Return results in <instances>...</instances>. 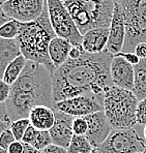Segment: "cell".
Wrapping results in <instances>:
<instances>
[{
    "instance_id": "cell-26",
    "label": "cell",
    "mask_w": 146,
    "mask_h": 153,
    "mask_svg": "<svg viewBox=\"0 0 146 153\" xmlns=\"http://www.w3.org/2000/svg\"><path fill=\"white\" fill-rule=\"evenodd\" d=\"M16 140V138L13 137L12 130L10 128H6L0 134V147L3 148L5 150H8L10 146L12 145Z\"/></svg>"
},
{
    "instance_id": "cell-8",
    "label": "cell",
    "mask_w": 146,
    "mask_h": 153,
    "mask_svg": "<svg viewBox=\"0 0 146 153\" xmlns=\"http://www.w3.org/2000/svg\"><path fill=\"white\" fill-rule=\"evenodd\" d=\"M145 139L134 128L112 129L106 141L98 148L100 153H138L144 152Z\"/></svg>"
},
{
    "instance_id": "cell-40",
    "label": "cell",
    "mask_w": 146,
    "mask_h": 153,
    "mask_svg": "<svg viewBox=\"0 0 146 153\" xmlns=\"http://www.w3.org/2000/svg\"><path fill=\"white\" fill-rule=\"evenodd\" d=\"M144 139H145V141H146V125H145V127H144Z\"/></svg>"
},
{
    "instance_id": "cell-43",
    "label": "cell",
    "mask_w": 146,
    "mask_h": 153,
    "mask_svg": "<svg viewBox=\"0 0 146 153\" xmlns=\"http://www.w3.org/2000/svg\"><path fill=\"white\" fill-rule=\"evenodd\" d=\"M144 153H146V146H145V149H144Z\"/></svg>"
},
{
    "instance_id": "cell-21",
    "label": "cell",
    "mask_w": 146,
    "mask_h": 153,
    "mask_svg": "<svg viewBox=\"0 0 146 153\" xmlns=\"http://www.w3.org/2000/svg\"><path fill=\"white\" fill-rule=\"evenodd\" d=\"M26 63H27V59L23 55L16 58L12 63H10L8 66L6 67L5 71L3 74V76H2V80L7 83L8 85H10V86L13 85L17 82L19 76H21Z\"/></svg>"
},
{
    "instance_id": "cell-32",
    "label": "cell",
    "mask_w": 146,
    "mask_h": 153,
    "mask_svg": "<svg viewBox=\"0 0 146 153\" xmlns=\"http://www.w3.org/2000/svg\"><path fill=\"white\" fill-rule=\"evenodd\" d=\"M83 52H84V50H83L82 46H73L71 51H69V58H71V59H79L82 56Z\"/></svg>"
},
{
    "instance_id": "cell-30",
    "label": "cell",
    "mask_w": 146,
    "mask_h": 153,
    "mask_svg": "<svg viewBox=\"0 0 146 153\" xmlns=\"http://www.w3.org/2000/svg\"><path fill=\"white\" fill-rule=\"evenodd\" d=\"M40 153H67V150L63 147H60L58 145L52 144V145L45 148L44 150H42Z\"/></svg>"
},
{
    "instance_id": "cell-9",
    "label": "cell",
    "mask_w": 146,
    "mask_h": 153,
    "mask_svg": "<svg viewBox=\"0 0 146 153\" xmlns=\"http://www.w3.org/2000/svg\"><path fill=\"white\" fill-rule=\"evenodd\" d=\"M53 109L73 117H86L104 111V103L92 95L84 94L54 103Z\"/></svg>"
},
{
    "instance_id": "cell-18",
    "label": "cell",
    "mask_w": 146,
    "mask_h": 153,
    "mask_svg": "<svg viewBox=\"0 0 146 153\" xmlns=\"http://www.w3.org/2000/svg\"><path fill=\"white\" fill-rule=\"evenodd\" d=\"M72 44L66 39L56 36L51 40L49 45V55L55 68L61 66L69 59V51L72 49Z\"/></svg>"
},
{
    "instance_id": "cell-24",
    "label": "cell",
    "mask_w": 146,
    "mask_h": 153,
    "mask_svg": "<svg viewBox=\"0 0 146 153\" xmlns=\"http://www.w3.org/2000/svg\"><path fill=\"white\" fill-rule=\"evenodd\" d=\"M30 126V121L28 118H22L18 119L16 121H13L10 123V129L12 130L13 137L16 138L17 141H22L23 137L25 134L26 130L28 129V127Z\"/></svg>"
},
{
    "instance_id": "cell-34",
    "label": "cell",
    "mask_w": 146,
    "mask_h": 153,
    "mask_svg": "<svg viewBox=\"0 0 146 153\" xmlns=\"http://www.w3.org/2000/svg\"><path fill=\"white\" fill-rule=\"evenodd\" d=\"M0 120L7 123H12V121H10V117L7 115V112H6L5 103H0Z\"/></svg>"
},
{
    "instance_id": "cell-19",
    "label": "cell",
    "mask_w": 146,
    "mask_h": 153,
    "mask_svg": "<svg viewBox=\"0 0 146 153\" xmlns=\"http://www.w3.org/2000/svg\"><path fill=\"white\" fill-rule=\"evenodd\" d=\"M22 142L24 144L31 145L39 151H42L45 148L53 144L51 134L48 130H37L36 128L31 126V125L26 130Z\"/></svg>"
},
{
    "instance_id": "cell-4",
    "label": "cell",
    "mask_w": 146,
    "mask_h": 153,
    "mask_svg": "<svg viewBox=\"0 0 146 153\" xmlns=\"http://www.w3.org/2000/svg\"><path fill=\"white\" fill-rule=\"evenodd\" d=\"M84 35L94 28H109L115 3L113 0H61Z\"/></svg>"
},
{
    "instance_id": "cell-44",
    "label": "cell",
    "mask_w": 146,
    "mask_h": 153,
    "mask_svg": "<svg viewBox=\"0 0 146 153\" xmlns=\"http://www.w3.org/2000/svg\"><path fill=\"white\" fill-rule=\"evenodd\" d=\"M138 153H144V152H138Z\"/></svg>"
},
{
    "instance_id": "cell-42",
    "label": "cell",
    "mask_w": 146,
    "mask_h": 153,
    "mask_svg": "<svg viewBox=\"0 0 146 153\" xmlns=\"http://www.w3.org/2000/svg\"><path fill=\"white\" fill-rule=\"evenodd\" d=\"M114 3H117V2H119V0H113Z\"/></svg>"
},
{
    "instance_id": "cell-5",
    "label": "cell",
    "mask_w": 146,
    "mask_h": 153,
    "mask_svg": "<svg viewBox=\"0 0 146 153\" xmlns=\"http://www.w3.org/2000/svg\"><path fill=\"white\" fill-rule=\"evenodd\" d=\"M138 103V98L131 90L109 87L104 97V112L112 128H133L137 123Z\"/></svg>"
},
{
    "instance_id": "cell-11",
    "label": "cell",
    "mask_w": 146,
    "mask_h": 153,
    "mask_svg": "<svg viewBox=\"0 0 146 153\" xmlns=\"http://www.w3.org/2000/svg\"><path fill=\"white\" fill-rule=\"evenodd\" d=\"M88 124V129L85 134L94 149H98L112 131V126L108 121L104 111L96 112L85 117Z\"/></svg>"
},
{
    "instance_id": "cell-20",
    "label": "cell",
    "mask_w": 146,
    "mask_h": 153,
    "mask_svg": "<svg viewBox=\"0 0 146 153\" xmlns=\"http://www.w3.org/2000/svg\"><path fill=\"white\" fill-rule=\"evenodd\" d=\"M134 88L133 93L139 102L146 100V59H142L134 66Z\"/></svg>"
},
{
    "instance_id": "cell-25",
    "label": "cell",
    "mask_w": 146,
    "mask_h": 153,
    "mask_svg": "<svg viewBox=\"0 0 146 153\" xmlns=\"http://www.w3.org/2000/svg\"><path fill=\"white\" fill-rule=\"evenodd\" d=\"M88 129V124L85 117H75L73 122L74 134L77 136H85Z\"/></svg>"
},
{
    "instance_id": "cell-37",
    "label": "cell",
    "mask_w": 146,
    "mask_h": 153,
    "mask_svg": "<svg viewBox=\"0 0 146 153\" xmlns=\"http://www.w3.org/2000/svg\"><path fill=\"white\" fill-rule=\"evenodd\" d=\"M10 123L4 122V121L0 120V134H1V132L3 131L4 129H6V128H10Z\"/></svg>"
},
{
    "instance_id": "cell-10",
    "label": "cell",
    "mask_w": 146,
    "mask_h": 153,
    "mask_svg": "<svg viewBox=\"0 0 146 153\" xmlns=\"http://www.w3.org/2000/svg\"><path fill=\"white\" fill-rule=\"evenodd\" d=\"M46 2L47 0H10L2 7L10 18L27 23L42 15Z\"/></svg>"
},
{
    "instance_id": "cell-41",
    "label": "cell",
    "mask_w": 146,
    "mask_h": 153,
    "mask_svg": "<svg viewBox=\"0 0 146 153\" xmlns=\"http://www.w3.org/2000/svg\"><path fill=\"white\" fill-rule=\"evenodd\" d=\"M91 153H100V152H98V150H96V149H94L93 151L91 152Z\"/></svg>"
},
{
    "instance_id": "cell-28",
    "label": "cell",
    "mask_w": 146,
    "mask_h": 153,
    "mask_svg": "<svg viewBox=\"0 0 146 153\" xmlns=\"http://www.w3.org/2000/svg\"><path fill=\"white\" fill-rule=\"evenodd\" d=\"M137 123L146 125V100H141L137 108Z\"/></svg>"
},
{
    "instance_id": "cell-2",
    "label": "cell",
    "mask_w": 146,
    "mask_h": 153,
    "mask_svg": "<svg viewBox=\"0 0 146 153\" xmlns=\"http://www.w3.org/2000/svg\"><path fill=\"white\" fill-rule=\"evenodd\" d=\"M52 94V73L45 65L27 60L5 102L10 121L28 118L30 111L37 105L53 108Z\"/></svg>"
},
{
    "instance_id": "cell-14",
    "label": "cell",
    "mask_w": 146,
    "mask_h": 153,
    "mask_svg": "<svg viewBox=\"0 0 146 153\" xmlns=\"http://www.w3.org/2000/svg\"><path fill=\"white\" fill-rule=\"evenodd\" d=\"M111 80L114 86L125 90H133L134 88V65L124 60L122 57L114 56L110 67Z\"/></svg>"
},
{
    "instance_id": "cell-39",
    "label": "cell",
    "mask_w": 146,
    "mask_h": 153,
    "mask_svg": "<svg viewBox=\"0 0 146 153\" xmlns=\"http://www.w3.org/2000/svg\"><path fill=\"white\" fill-rule=\"evenodd\" d=\"M0 153H10V152H8L7 150H5V149H3V148L0 147Z\"/></svg>"
},
{
    "instance_id": "cell-36",
    "label": "cell",
    "mask_w": 146,
    "mask_h": 153,
    "mask_svg": "<svg viewBox=\"0 0 146 153\" xmlns=\"http://www.w3.org/2000/svg\"><path fill=\"white\" fill-rule=\"evenodd\" d=\"M23 153H40L39 150L35 149L34 147H32L31 145L28 144H24V151Z\"/></svg>"
},
{
    "instance_id": "cell-1",
    "label": "cell",
    "mask_w": 146,
    "mask_h": 153,
    "mask_svg": "<svg viewBox=\"0 0 146 153\" xmlns=\"http://www.w3.org/2000/svg\"><path fill=\"white\" fill-rule=\"evenodd\" d=\"M114 55L106 50L100 54L83 52L79 59H69L52 75L53 102L89 94L104 103L107 89L114 86L110 67Z\"/></svg>"
},
{
    "instance_id": "cell-23",
    "label": "cell",
    "mask_w": 146,
    "mask_h": 153,
    "mask_svg": "<svg viewBox=\"0 0 146 153\" xmlns=\"http://www.w3.org/2000/svg\"><path fill=\"white\" fill-rule=\"evenodd\" d=\"M22 22L16 19H10L0 28V37L5 39H15L19 36L21 32Z\"/></svg>"
},
{
    "instance_id": "cell-3",
    "label": "cell",
    "mask_w": 146,
    "mask_h": 153,
    "mask_svg": "<svg viewBox=\"0 0 146 153\" xmlns=\"http://www.w3.org/2000/svg\"><path fill=\"white\" fill-rule=\"evenodd\" d=\"M55 37L49 16L48 2H46L42 15L36 20L22 23L21 32L17 39L22 55L27 60L45 65L53 75L56 68L50 59L49 45Z\"/></svg>"
},
{
    "instance_id": "cell-31",
    "label": "cell",
    "mask_w": 146,
    "mask_h": 153,
    "mask_svg": "<svg viewBox=\"0 0 146 153\" xmlns=\"http://www.w3.org/2000/svg\"><path fill=\"white\" fill-rule=\"evenodd\" d=\"M10 153H23L24 143L22 141H15L7 150Z\"/></svg>"
},
{
    "instance_id": "cell-17",
    "label": "cell",
    "mask_w": 146,
    "mask_h": 153,
    "mask_svg": "<svg viewBox=\"0 0 146 153\" xmlns=\"http://www.w3.org/2000/svg\"><path fill=\"white\" fill-rule=\"evenodd\" d=\"M21 55V48L17 38L5 39L0 37V79H2L8 64Z\"/></svg>"
},
{
    "instance_id": "cell-15",
    "label": "cell",
    "mask_w": 146,
    "mask_h": 153,
    "mask_svg": "<svg viewBox=\"0 0 146 153\" xmlns=\"http://www.w3.org/2000/svg\"><path fill=\"white\" fill-rule=\"evenodd\" d=\"M109 40V28L100 27L89 30L83 35L82 48L86 53L100 54L107 50Z\"/></svg>"
},
{
    "instance_id": "cell-27",
    "label": "cell",
    "mask_w": 146,
    "mask_h": 153,
    "mask_svg": "<svg viewBox=\"0 0 146 153\" xmlns=\"http://www.w3.org/2000/svg\"><path fill=\"white\" fill-rule=\"evenodd\" d=\"M12 86L0 79V103H5L10 95Z\"/></svg>"
},
{
    "instance_id": "cell-7",
    "label": "cell",
    "mask_w": 146,
    "mask_h": 153,
    "mask_svg": "<svg viewBox=\"0 0 146 153\" xmlns=\"http://www.w3.org/2000/svg\"><path fill=\"white\" fill-rule=\"evenodd\" d=\"M51 25L56 36L71 42L72 46H82L83 35L61 0H47Z\"/></svg>"
},
{
    "instance_id": "cell-12",
    "label": "cell",
    "mask_w": 146,
    "mask_h": 153,
    "mask_svg": "<svg viewBox=\"0 0 146 153\" xmlns=\"http://www.w3.org/2000/svg\"><path fill=\"white\" fill-rule=\"evenodd\" d=\"M125 42V24L124 16L120 4L115 3L113 17L109 27V40H108L107 50L113 55L120 53L123 50Z\"/></svg>"
},
{
    "instance_id": "cell-6",
    "label": "cell",
    "mask_w": 146,
    "mask_h": 153,
    "mask_svg": "<svg viewBox=\"0 0 146 153\" xmlns=\"http://www.w3.org/2000/svg\"><path fill=\"white\" fill-rule=\"evenodd\" d=\"M125 24L122 52L134 53L139 44L146 42V0H119Z\"/></svg>"
},
{
    "instance_id": "cell-33",
    "label": "cell",
    "mask_w": 146,
    "mask_h": 153,
    "mask_svg": "<svg viewBox=\"0 0 146 153\" xmlns=\"http://www.w3.org/2000/svg\"><path fill=\"white\" fill-rule=\"evenodd\" d=\"M134 53L140 58L141 60L142 59H146V42H142V44H139L138 46L135 48Z\"/></svg>"
},
{
    "instance_id": "cell-16",
    "label": "cell",
    "mask_w": 146,
    "mask_h": 153,
    "mask_svg": "<svg viewBox=\"0 0 146 153\" xmlns=\"http://www.w3.org/2000/svg\"><path fill=\"white\" fill-rule=\"evenodd\" d=\"M30 125L37 130H50L55 123L54 109L47 105H37L30 111L28 116Z\"/></svg>"
},
{
    "instance_id": "cell-29",
    "label": "cell",
    "mask_w": 146,
    "mask_h": 153,
    "mask_svg": "<svg viewBox=\"0 0 146 153\" xmlns=\"http://www.w3.org/2000/svg\"><path fill=\"white\" fill-rule=\"evenodd\" d=\"M114 56H118V57H122L124 60H127L129 63H131L132 65H137L139 62L141 61V59L136 55L135 53H124V52H120V53L116 54Z\"/></svg>"
},
{
    "instance_id": "cell-38",
    "label": "cell",
    "mask_w": 146,
    "mask_h": 153,
    "mask_svg": "<svg viewBox=\"0 0 146 153\" xmlns=\"http://www.w3.org/2000/svg\"><path fill=\"white\" fill-rule=\"evenodd\" d=\"M10 0H0V7H2V6L4 5V4L6 3V2H8Z\"/></svg>"
},
{
    "instance_id": "cell-22",
    "label": "cell",
    "mask_w": 146,
    "mask_h": 153,
    "mask_svg": "<svg viewBox=\"0 0 146 153\" xmlns=\"http://www.w3.org/2000/svg\"><path fill=\"white\" fill-rule=\"evenodd\" d=\"M66 150L67 153H91L94 148L85 136L74 134L71 144Z\"/></svg>"
},
{
    "instance_id": "cell-35",
    "label": "cell",
    "mask_w": 146,
    "mask_h": 153,
    "mask_svg": "<svg viewBox=\"0 0 146 153\" xmlns=\"http://www.w3.org/2000/svg\"><path fill=\"white\" fill-rule=\"evenodd\" d=\"M10 19H12V18H10L7 15H6L3 10V7H0V28H1L5 23H7Z\"/></svg>"
},
{
    "instance_id": "cell-13",
    "label": "cell",
    "mask_w": 146,
    "mask_h": 153,
    "mask_svg": "<svg viewBox=\"0 0 146 153\" xmlns=\"http://www.w3.org/2000/svg\"><path fill=\"white\" fill-rule=\"evenodd\" d=\"M55 112V123L49 130L52 138L53 144L67 149L74 137L73 122L75 117L64 114L58 110L54 109Z\"/></svg>"
}]
</instances>
